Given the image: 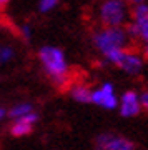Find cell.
Wrapping results in <instances>:
<instances>
[{
	"label": "cell",
	"instance_id": "13",
	"mask_svg": "<svg viewBox=\"0 0 148 150\" xmlns=\"http://www.w3.org/2000/svg\"><path fill=\"white\" fill-rule=\"evenodd\" d=\"M58 0H40V4H38V7H40V12H48L52 10L53 7L57 5Z\"/></svg>",
	"mask_w": 148,
	"mask_h": 150
},
{
	"label": "cell",
	"instance_id": "17",
	"mask_svg": "<svg viewBox=\"0 0 148 150\" xmlns=\"http://www.w3.org/2000/svg\"><path fill=\"white\" fill-rule=\"evenodd\" d=\"M8 4V0H0V7H4V5H7Z\"/></svg>",
	"mask_w": 148,
	"mask_h": 150
},
{
	"label": "cell",
	"instance_id": "7",
	"mask_svg": "<svg viewBox=\"0 0 148 150\" xmlns=\"http://www.w3.org/2000/svg\"><path fill=\"white\" fill-rule=\"evenodd\" d=\"M142 110V102H140V95L135 90H128L122 95V102H120V113L123 117H135Z\"/></svg>",
	"mask_w": 148,
	"mask_h": 150
},
{
	"label": "cell",
	"instance_id": "15",
	"mask_svg": "<svg viewBox=\"0 0 148 150\" xmlns=\"http://www.w3.org/2000/svg\"><path fill=\"white\" fill-rule=\"evenodd\" d=\"M140 102H142V107H145L148 110V92H145V93L140 97Z\"/></svg>",
	"mask_w": 148,
	"mask_h": 150
},
{
	"label": "cell",
	"instance_id": "8",
	"mask_svg": "<svg viewBox=\"0 0 148 150\" xmlns=\"http://www.w3.org/2000/svg\"><path fill=\"white\" fill-rule=\"evenodd\" d=\"M132 22L138 28V38H143L145 42H148V5L145 2L137 4Z\"/></svg>",
	"mask_w": 148,
	"mask_h": 150
},
{
	"label": "cell",
	"instance_id": "6",
	"mask_svg": "<svg viewBox=\"0 0 148 150\" xmlns=\"http://www.w3.org/2000/svg\"><path fill=\"white\" fill-rule=\"evenodd\" d=\"M98 150H133V144L123 137H116L111 134H103L97 140Z\"/></svg>",
	"mask_w": 148,
	"mask_h": 150
},
{
	"label": "cell",
	"instance_id": "9",
	"mask_svg": "<svg viewBox=\"0 0 148 150\" xmlns=\"http://www.w3.org/2000/svg\"><path fill=\"white\" fill-rule=\"evenodd\" d=\"M38 120V115L35 112H28L27 115H23V117H18L15 118V123L12 125V135H15V137H23V135L30 134L33 129V123Z\"/></svg>",
	"mask_w": 148,
	"mask_h": 150
},
{
	"label": "cell",
	"instance_id": "1",
	"mask_svg": "<svg viewBox=\"0 0 148 150\" xmlns=\"http://www.w3.org/2000/svg\"><path fill=\"white\" fill-rule=\"evenodd\" d=\"M38 59L43 65V70L48 74L55 83L63 85L68 79V64L65 59V54L58 47L45 45L38 52Z\"/></svg>",
	"mask_w": 148,
	"mask_h": 150
},
{
	"label": "cell",
	"instance_id": "4",
	"mask_svg": "<svg viewBox=\"0 0 148 150\" xmlns=\"http://www.w3.org/2000/svg\"><path fill=\"white\" fill-rule=\"evenodd\" d=\"M106 60L113 65H118L123 72H127L130 75H137L142 72L143 69V59L142 55L127 48H118V50H111L108 54H105Z\"/></svg>",
	"mask_w": 148,
	"mask_h": 150
},
{
	"label": "cell",
	"instance_id": "18",
	"mask_svg": "<svg viewBox=\"0 0 148 150\" xmlns=\"http://www.w3.org/2000/svg\"><path fill=\"white\" fill-rule=\"evenodd\" d=\"M145 57L148 59V42H147V45H145Z\"/></svg>",
	"mask_w": 148,
	"mask_h": 150
},
{
	"label": "cell",
	"instance_id": "11",
	"mask_svg": "<svg viewBox=\"0 0 148 150\" xmlns=\"http://www.w3.org/2000/svg\"><path fill=\"white\" fill-rule=\"evenodd\" d=\"M28 112H32V105H30V103H18V105H15L8 113H10L12 118H18V117L27 115Z\"/></svg>",
	"mask_w": 148,
	"mask_h": 150
},
{
	"label": "cell",
	"instance_id": "10",
	"mask_svg": "<svg viewBox=\"0 0 148 150\" xmlns=\"http://www.w3.org/2000/svg\"><path fill=\"white\" fill-rule=\"evenodd\" d=\"M90 95H92V90L85 85H75L72 88V97L80 103H90Z\"/></svg>",
	"mask_w": 148,
	"mask_h": 150
},
{
	"label": "cell",
	"instance_id": "2",
	"mask_svg": "<svg viewBox=\"0 0 148 150\" xmlns=\"http://www.w3.org/2000/svg\"><path fill=\"white\" fill-rule=\"evenodd\" d=\"M93 43L95 47L105 55L111 50L125 48L128 43V35L123 27H105L93 33Z\"/></svg>",
	"mask_w": 148,
	"mask_h": 150
},
{
	"label": "cell",
	"instance_id": "12",
	"mask_svg": "<svg viewBox=\"0 0 148 150\" xmlns=\"http://www.w3.org/2000/svg\"><path fill=\"white\" fill-rule=\"evenodd\" d=\"M15 57V50L8 45H0V65L8 64Z\"/></svg>",
	"mask_w": 148,
	"mask_h": 150
},
{
	"label": "cell",
	"instance_id": "5",
	"mask_svg": "<svg viewBox=\"0 0 148 150\" xmlns=\"http://www.w3.org/2000/svg\"><path fill=\"white\" fill-rule=\"evenodd\" d=\"M90 102L95 103V105H100V107L106 108V110H113L118 105V98L115 95V88L110 82H105L100 88L92 92L90 95Z\"/></svg>",
	"mask_w": 148,
	"mask_h": 150
},
{
	"label": "cell",
	"instance_id": "3",
	"mask_svg": "<svg viewBox=\"0 0 148 150\" xmlns=\"http://www.w3.org/2000/svg\"><path fill=\"white\" fill-rule=\"evenodd\" d=\"M128 15L125 0H105L100 7V20L105 27H123Z\"/></svg>",
	"mask_w": 148,
	"mask_h": 150
},
{
	"label": "cell",
	"instance_id": "14",
	"mask_svg": "<svg viewBox=\"0 0 148 150\" xmlns=\"http://www.w3.org/2000/svg\"><path fill=\"white\" fill-rule=\"evenodd\" d=\"M22 33H23V38H28L32 37V28H30V25H23V28H22Z\"/></svg>",
	"mask_w": 148,
	"mask_h": 150
},
{
	"label": "cell",
	"instance_id": "19",
	"mask_svg": "<svg viewBox=\"0 0 148 150\" xmlns=\"http://www.w3.org/2000/svg\"><path fill=\"white\" fill-rule=\"evenodd\" d=\"M130 2H133V4H142V2H145V0H130Z\"/></svg>",
	"mask_w": 148,
	"mask_h": 150
},
{
	"label": "cell",
	"instance_id": "16",
	"mask_svg": "<svg viewBox=\"0 0 148 150\" xmlns=\"http://www.w3.org/2000/svg\"><path fill=\"white\" fill-rule=\"evenodd\" d=\"M4 117H5V108H2V107H0V120H2Z\"/></svg>",
	"mask_w": 148,
	"mask_h": 150
}]
</instances>
